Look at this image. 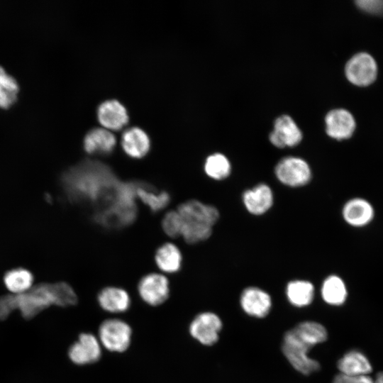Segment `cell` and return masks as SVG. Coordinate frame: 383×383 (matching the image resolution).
Masks as SVG:
<instances>
[{
    "label": "cell",
    "instance_id": "4",
    "mask_svg": "<svg viewBox=\"0 0 383 383\" xmlns=\"http://www.w3.org/2000/svg\"><path fill=\"white\" fill-rule=\"evenodd\" d=\"M133 329L123 319L111 318L104 320L98 328V339L107 351L123 353L131 347Z\"/></svg>",
    "mask_w": 383,
    "mask_h": 383
},
{
    "label": "cell",
    "instance_id": "5",
    "mask_svg": "<svg viewBox=\"0 0 383 383\" xmlns=\"http://www.w3.org/2000/svg\"><path fill=\"white\" fill-rule=\"evenodd\" d=\"M275 176L283 184L291 187H300L311 179L312 173L306 160L297 157L282 159L274 169Z\"/></svg>",
    "mask_w": 383,
    "mask_h": 383
},
{
    "label": "cell",
    "instance_id": "1",
    "mask_svg": "<svg viewBox=\"0 0 383 383\" xmlns=\"http://www.w3.org/2000/svg\"><path fill=\"white\" fill-rule=\"evenodd\" d=\"M9 311L18 309L26 319L33 318L43 310L52 306L67 307L77 304L78 298L73 288L64 282L43 283L33 286L25 293L5 295Z\"/></svg>",
    "mask_w": 383,
    "mask_h": 383
},
{
    "label": "cell",
    "instance_id": "26",
    "mask_svg": "<svg viewBox=\"0 0 383 383\" xmlns=\"http://www.w3.org/2000/svg\"><path fill=\"white\" fill-rule=\"evenodd\" d=\"M136 194L154 211L165 208L170 201V195L165 192L157 194L143 188H139L137 189Z\"/></svg>",
    "mask_w": 383,
    "mask_h": 383
},
{
    "label": "cell",
    "instance_id": "23",
    "mask_svg": "<svg viewBox=\"0 0 383 383\" xmlns=\"http://www.w3.org/2000/svg\"><path fill=\"white\" fill-rule=\"evenodd\" d=\"M7 289L11 294L18 295L26 292L33 287V276L23 268H17L7 272L4 277Z\"/></svg>",
    "mask_w": 383,
    "mask_h": 383
},
{
    "label": "cell",
    "instance_id": "21",
    "mask_svg": "<svg viewBox=\"0 0 383 383\" xmlns=\"http://www.w3.org/2000/svg\"><path fill=\"white\" fill-rule=\"evenodd\" d=\"M286 294L289 301L295 306L303 307L309 305L314 296V287L306 280H293L287 284Z\"/></svg>",
    "mask_w": 383,
    "mask_h": 383
},
{
    "label": "cell",
    "instance_id": "24",
    "mask_svg": "<svg viewBox=\"0 0 383 383\" xmlns=\"http://www.w3.org/2000/svg\"><path fill=\"white\" fill-rule=\"evenodd\" d=\"M19 85L11 74L0 65V108L9 109L17 100Z\"/></svg>",
    "mask_w": 383,
    "mask_h": 383
},
{
    "label": "cell",
    "instance_id": "9",
    "mask_svg": "<svg viewBox=\"0 0 383 383\" xmlns=\"http://www.w3.org/2000/svg\"><path fill=\"white\" fill-rule=\"evenodd\" d=\"M377 67L374 60L365 52H360L352 57L345 65V75L354 84L366 86L373 82L376 78Z\"/></svg>",
    "mask_w": 383,
    "mask_h": 383
},
{
    "label": "cell",
    "instance_id": "22",
    "mask_svg": "<svg viewBox=\"0 0 383 383\" xmlns=\"http://www.w3.org/2000/svg\"><path fill=\"white\" fill-rule=\"evenodd\" d=\"M155 258L157 265L164 272L174 273L181 267L182 254L172 243H165L160 247Z\"/></svg>",
    "mask_w": 383,
    "mask_h": 383
},
{
    "label": "cell",
    "instance_id": "18",
    "mask_svg": "<svg viewBox=\"0 0 383 383\" xmlns=\"http://www.w3.org/2000/svg\"><path fill=\"white\" fill-rule=\"evenodd\" d=\"M340 374L347 376L369 375L372 367L367 357L360 351L352 350L346 353L337 363Z\"/></svg>",
    "mask_w": 383,
    "mask_h": 383
},
{
    "label": "cell",
    "instance_id": "30",
    "mask_svg": "<svg viewBox=\"0 0 383 383\" xmlns=\"http://www.w3.org/2000/svg\"><path fill=\"white\" fill-rule=\"evenodd\" d=\"M374 383H383V372L377 374Z\"/></svg>",
    "mask_w": 383,
    "mask_h": 383
},
{
    "label": "cell",
    "instance_id": "25",
    "mask_svg": "<svg viewBox=\"0 0 383 383\" xmlns=\"http://www.w3.org/2000/svg\"><path fill=\"white\" fill-rule=\"evenodd\" d=\"M204 171L210 178L215 180H222L230 175L231 165L224 155L213 153L206 158L204 163Z\"/></svg>",
    "mask_w": 383,
    "mask_h": 383
},
{
    "label": "cell",
    "instance_id": "8",
    "mask_svg": "<svg viewBox=\"0 0 383 383\" xmlns=\"http://www.w3.org/2000/svg\"><path fill=\"white\" fill-rule=\"evenodd\" d=\"M138 292L145 304L150 306H158L170 296V283L165 275L150 273L141 278L138 284Z\"/></svg>",
    "mask_w": 383,
    "mask_h": 383
},
{
    "label": "cell",
    "instance_id": "27",
    "mask_svg": "<svg viewBox=\"0 0 383 383\" xmlns=\"http://www.w3.org/2000/svg\"><path fill=\"white\" fill-rule=\"evenodd\" d=\"M182 224V219L177 211H171L167 213L162 222L165 233L172 238L181 235Z\"/></svg>",
    "mask_w": 383,
    "mask_h": 383
},
{
    "label": "cell",
    "instance_id": "11",
    "mask_svg": "<svg viewBox=\"0 0 383 383\" xmlns=\"http://www.w3.org/2000/svg\"><path fill=\"white\" fill-rule=\"evenodd\" d=\"M342 216L350 226L362 228L372 221L374 217V209L367 199L355 197L345 203L342 209Z\"/></svg>",
    "mask_w": 383,
    "mask_h": 383
},
{
    "label": "cell",
    "instance_id": "10",
    "mask_svg": "<svg viewBox=\"0 0 383 383\" xmlns=\"http://www.w3.org/2000/svg\"><path fill=\"white\" fill-rule=\"evenodd\" d=\"M302 133L294 121L288 115H282L274 122L270 140L277 148L293 147L299 144Z\"/></svg>",
    "mask_w": 383,
    "mask_h": 383
},
{
    "label": "cell",
    "instance_id": "28",
    "mask_svg": "<svg viewBox=\"0 0 383 383\" xmlns=\"http://www.w3.org/2000/svg\"><path fill=\"white\" fill-rule=\"evenodd\" d=\"M332 383H374V379L370 375L347 376L338 374Z\"/></svg>",
    "mask_w": 383,
    "mask_h": 383
},
{
    "label": "cell",
    "instance_id": "20",
    "mask_svg": "<svg viewBox=\"0 0 383 383\" xmlns=\"http://www.w3.org/2000/svg\"><path fill=\"white\" fill-rule=\"evenodd\" d=\"M321 294L323 301L328 304L340 306L345 301L348 291L342 278L332 274L324 279L321 286Z\"/></svg>",
    "mask_w": 383,
    "mask_h": 383
},
{
    "label": "cell",
    "instance_id": "16",
    "mask_svg": "<svg viewBox=\"0 0 383 383\" xmlns=\"http://www.w3.org/2000/svg\"><path fill=\"white\" fill-rule=\"evenodd\" d=\"M97 301L100 308L110 313H121L127 311L131 304L129 294L117 287H106L97 295Z\"/></svg>",
    "mask_w": 383,
    "mask_h": 383
},
{
    "label": "cell",
    "instance_id": "15",
    "mask_svg": "<svg viewBox=\"0 0 383 383\" xmlns=\"http://www.w3.org/2000/svg\"><path fill=\"white\" fill-rule=\"evenodd\" d=\"M98 120L104 128L117 131L128 121L125 106L117 100H107L100 104L97 111Z\"/></svg>",
    "mask_w": 383,
    "mask_h": 383
},
{
    "label": "cell",
    "instance_id": "19",
    "mask_svg": "<svg viewBox=\"0 0 383 383\" xmlns=\"http://www.w3.org/2000/svg\"><path fill=\"white\" fill-rule=\"evenodd\" d=\"M116 143V137L110 131L97 128L85 135L84 148L89 154H108L112 152Z\"/></svg>",
    "mask_w": 383,
    "mask_h": 383
},
{
    "label": "cell",
    "instance_id": "29",
    "mask_svg": "<svg viewBox=\"0 0 383 383\" xmlns=\"http://www.w3.org/2000/svg\"><path fill=\"white\" fill-rule=\"evenodd\" d=\"M357 5L367 12L380 13L383 11V1L379 0H361L356 1Z\"/></svg>",
    "mask_w": 383,
    "mask_h": 383
},
{
    "label": "cell",
    "instance_id": "13",
    "mask_svg": "<svg viewBox=\"0 0 383 383\" xmlns=\"http://www.w3.org/2000/svg\"><path fill=\"white\" fill-rule=\"evenodd\" d=\"M240 303L247 314L257 318L266 316L272 306L270 296L264 290L255 287H250L243 291Z\"/></svg>",
    "mask_w": 383,
    "mask_h": 383
},
{
    "label": "cell",
    "instance_id": "17",
    "mask_svg": "<svg viewBox=\"0 0 383 383\" xmlns=\"http://www.w3.org/2000/svg\"><path fill=\"white\" fill-rule=\"evenodd\" d=\"M121 145L125 152L130 157L141 158L149 151L150 142L143 130L133 127L124 131Z\"/></svg>",
    "mask_w": 383,
    "mask_h": 383
},
{
    "label": "cell",
    "instance_id": "7",
    "mask_svg": "<svg viewBox=\"0 0 383 383\" xmlns=\"http://www.w3.org/2000/svg\"><path fill=\"white\" fill-rule=\"evenodd\" d=\"M221 328L220 318L213 312L206 311L193 318L189 326V333L201 345L211 346L218 341Z\"/></svg>",
    "mask_w": 383,
    "mask_h": 383
},
{
    "label": "cell",
    "instance_id": "3",
    "mask_svg": "<svg viewBox=\"0 0 383 383\" xmlns=\"http://www.w3.org/2000/svg\"><path fill=\"white\" fill-rule=\"evenodd\" d=\"M182 219V232L184 240L190 244L204 241L212 233L213 226L219 218L217 209L197 200L182 204L177 209Z\"/></svg>",
    "mask_w": 383,
    "mask_h": 383
},
{
    "label": "cell",
    "instance_id": "2",
    "mask_svg": "<svg viewBox=\"0 0 383 383\" xmlns=\"http://www.w3.org/2000/svg\"><path fill=\"white\" fill-rule=\"evenodd\" d=\"M325 327L314 321H304L288 331L284 336L282 353L299 372L309 375L320 369L318 361L308 355L309 350L327 339Z\"/></svg>",
    "mask_w": 383,
    "mask_h": 383
},
{
    "label": "cell",
    "instance_id": "6",
    "mask_svg": "<svg viewBox=\"0 0 383 383\" xmlns=\"http://www.w3.org/2000/svg\"><path fill=\"white\" fill-rule=\"evenodd\" d=\"M70 360L78 366H86L98 362L102 357L101 345L94 334L84 332L68 350Z\"/></svg>",
    "mask_w": 383,
    "mask_h": 383
},
{
    "label": "cell",
    "instance_id": "14",
    "mask_svg": "<svg viewBox=\"0 0 383 383\" xmlns=\"http://www.w3.org/2000/svg\"><path fill=\"white\" fill-rule=\"evenodd\" d=\"M325 122L327 134L337 140L350 138L355 128L353 116L349 111L343 109H333L328 112Z\"/></svg>",
    "mask_w": 383,
    "mask_h": 383
},
{
    "label": "cell",
    "instance_id": "12",
    "mask_svg": "<svg viewBox=\"0 0 383 383\" xmlns=\"http://www.w3.org/2000/svg\"><path fill=\"white\" fill-rule=\"evenodd\" d=\"M246 210L251 214L260 216L265 213L273 205L274 195L270 186L259 184L245 190L242 196Z\"/></svg>",
    "mask_w": 383,
    "mask_h": 383
}]
</instances>
